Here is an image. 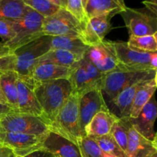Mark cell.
I'll use <instances>...</instances> for the list:
<instances>
[{
    "label": "cell",
    "mask_w": 157,
    "mask_h": 157,
    "mask_svg": "<svg viewBox=\"0 0 157 157\" xmlns=\"http://www.w3.org/2000/svg\"><path fill=\"white\" fill-rule=\"evenodd\" d=\"M52 37L43 35L0 58V73L13 71L33 88L32 72L38 58L50 50Z\"/></svg>",
    "instance_id": "1"
},
{
    "label": "cell",
    "mask_w": 157,
    "mask_h": 157,
    "mask_svg": "<svg viewBox=\"0 0 157 157\" xmlns=\"http://www.w3.org/2000/svg\"><path fill=\"white\" fill-rule=\"evenodd\" d=\"M33 91L42 110V120L49 126L72 94V87L67 79L51 80L35 82Z\"/></svg>",
    "instance_id": "2"
},
{
    "label": "cell",
    "mask_w": 157,
    "mask_h": 157,
    "mask_svg": "<svg viewBox=\"0 0 157 157\" xmlns=\"http://www.w3.org/2000/svg\"><path fill=\"white\" fill-rule=\"evenodd\" d=\"M80 96L71 94L55 117L53 122L48 126L50 131L64 136L77 145L81 137L79 117Z\"/></svg>",
    "instance_id": "3"
},
{
    "label": "cell",
    "mask_w": 157,
    "mask_h": 157,
    "mask_svg": "<svg viewBox=\"0 0 157 157\" xmlns=\"http://www.w3.org/2000/svg\"><path fill=\"white\" fill-rule=\"evenodd\" d=\"M157 70H123L116 68L104 75L102 83L103 95L112 103L116 97L132 84L156 78Z\"/></svg>",
    "instance_id": "4"
},
{
    "label": "cell",
    "mask_w": 157,
    "mask_h": 157,
    "mask_svg": "<svg viewBox=\"0 0 157 157\" xmlns=\"http://www.w3.org/2000/svg\"><path fill=\"white\" fill-rule=\"evenodd\" d=\"M44 17L28 7L27 11L21 18L13 20L15 36L4 44L11 52L43 36L42 29Z\"/></svg>",
    "instance_id": "5"
},
{
    "label": "cell",
    "mask_w": 157,
    "mask_h": 157,
    "mask_svg": "<svg viewBox=\"0 0 157 157\" xmlns=\"http://www.w3.org/2000/svg\"><path fill=\"white\" fill-rule=\"evenodd\" d=\"M68 81L72 87V94L81 96L93 90H101L104 75L91 63L81 58L70 67Z\"/></svg>",
    "instance_id": "6"
},
{
    "label": "cell",
    "mask_w": 157,
    "mask_h": 157,
    "mask_svg": "<svg viewBox=\"0 0 157 157\" xmlns=\"http://www.w3.org/2000/svg\"><path fill=\"white\" fill-rule=\"evenodd\" d=\"M84 30V26L65 8H61L52 15L44 18L41 29L43 35L78 37L81 39Z\"/></svg>",
    "instance_id": "7"
},
{
    "label": "cell",
    "mask_w": 157,
    "mask_h": 157,
    "mask_svg": "<svg viewBox=\"0 0 157 157\" xmlns=\"http://www.w3.org/2000/svg\"><path fill=\"white\" fill-rule=\"evenodd\" d=\"M118 61L117 68L123 70H157V53L135 51L124 41H113Z\"/></svg>",
    "instance_id": "8"
},
{
    "label": "cell",
    "mask_w": 157,
    "mask_h": 157,
    "mask_svg": "<svg viewBox=\"0 0 157 157\" xmlns=\"http://www.w3.org/2000/svg\"><path fill=\"white\" fill-rule=\"evenodd\" d=\"M0 127L6 131L38 136H44L49 131L48 126L41 118L18 112L1 117Z\"/></svg>",
    "instance_id": "9"
},
{
    "label": "cell",
    "mask_w": 157,
    "mask_h": 157,
    "mask_svg": "<svg viewBox=\"0 0 157 157\" xmlns=\"http://www.w3.org/2000/svg\"><path fill=\"white\" fill-rule=\"evenodd\" d=\"M130 36H144L157 34V15L147 9L126 7L120 13Z\"/></svg>",
    "instance_id": "10"
},
{
    "label": "cell",
    "mask_w": 157,
    "mask_h": 157,
    "mask_svg": "<svg viewBox=\"0 0 157 157\" xmlns=\"http://www.w3.org/2000/svg\"><path fill=\"white\" fill-rule=\"evenodd\" d=\"M46 135L38 136L9 132L2 130L0 127V143L2 146L12 150L15 156L21 157L41 148Z\"/></svg>",
    "instance_id": "11"
},
{
    "label": "cell",
    "mask_w": 157,
    "mask_h": 157,
    "mask_svg": "<svg viewBox=\"0 0 157 157\" xmlns=\"http://www.w3.org/2000/svg\"><path fill=\"white\" fill-rule=\"evenodd\" d=\"M84 58L104 75L114 71L118 65L113 41H110L104 40L96 45L90 46Z\"/></svg>",
    "instance_id": "12"
},
{
    "label": "cell",
    "mask_w": 157,
    "mask_h": 157,
    "mask_svg": "<svg viewBox=\"0 0 157 157\" xmlns=\"http://www.w3.org/2000/svg\"><path fill=\"white\" fill-rule=\"evenodd\" d=\"M109 110L101 90H93L80 96L79 117L81 136H86L85 128L100 111Z\"/></svg>",
    "instance_id": "13"
},
{
    "label": "cell",
    "mask_w": 157,
    "mask_h": 157,
    "mask_svg": "<svg viewBox=\"0 0 157 157\" xmlns=\"http://www.w3.org/2000/svg\"><path fill=\"white\" fill-rule=\"evenodd\" d=\"M157 116V104L153 95L151 99L143 107L136 118L130 119L132 127L142 136L150 140H156V134L154 124Z\"/></svg>",
    "instance_id": "14"
},
{
    "label": "cell",
    "mask_w": 157,
    "mask_h": 157,
    "mask_svg": "<svg viewBox=\"0 0 157 157\" xmlns=\"http://www.w3.org/2000/svg\"><path fill=\"white\" fill-rule=\"evenodd\" d=\"M110 15H101L88 19L83 34L82 41L87 46H94L104 40L106 35L112 29Z\"/></svg>",
    "instance_id": "15"
},
{
    "label": "cell",
    "mask_w": 157,
    "mask_h": 157,
    "mask_svg": "<svg viewBox=\"0 0 157 157\" xmlns=\"http://www.w3.org/2000/svg\"><path fill=\"white\" fill-rule=\"evenodd\" d=\"M41 148L58 157H81L78 145L50 130L44 139Z\"/></svg>",
    "instance_id": "16"
},
{
    "label": "cell",
    "mask_w": 157,
    "mask_h": 157,
    "mask_svg": "<svg viewBox=\"0 0 157 157\" xmlns=\"http://www.w3.org/2000/svg\"><path fill=\"white\" fill-rule=\"evenodd\" d=\"M157 153L156 140H150L138 133L133 127L129 130L127 157H151Z\"/></svg>",
    "instance_id": "17"
},
{
    "label": "cell",
    "mask_w": 157,
    "mask_h": 157,
    "mask_svg": "<svg viewBox=\"0 0 157 157\" xmlns=\"http://www.w3.org/2000/svg\"><path fill=\"white\" fill-rule=\"evenodd\" d=\"M18 113L33 115L42 119V110L33 88L19 78L18 80Z\"/></svg>",
    "instance_id": "18"
},
{
    "label": "cell",
    "mask_w": 157,
    "mask_h": 157,
    "mask_svg": "<svg viewBox=\"0 0 157 157\" xmlns=\"http://www.w3.org/2000/svg\"><path fill=\"white\" fill-rule=\"evenodd\" d=\"M118 119L110 110L98 112L86 127L85 135L89 137H97L108 134Z\"/></svg>",
    "instance_id": "19"
},
{
    "label": "cell",
    "mask_w": 157,
    "mask_h": 157,
    "mask_svg": "<svg viewBox=\"0 0 157 157\" xmlns=\"http://www.w3.org/2000/svg\"><path fill=\"white\" fill-rule=\"evenodd\" d=\"M126 7L124 0H87L85 12L88 19L101 15L113 17L121 13Z\"/></svg>",
    "instance_id": "20"
},
{
    "label": "cell",
    "mask_w": 157,
    "mask_h": 157,
    "mask_svg": "<svg viewBox=\"0 0 157 157\" xmlns=\"http://www.w3.org/2000/svg\"><path fill=\"white\" fill-rule=\"evenodd\" d=\"M70 67L53 64H41L37 65L32 72V79L35 82L58 79H68Z\"/></svg>",
    "instance_id": "21"
},
{
    "label": "cell",
    "mask_w": 157,
    "mask_h": 157,
    "mask_svg": "<svg viewBox=\"0 0 157 157\" xmlns=\"http://www.w3.org/2000/svg\"><path fill=\"white\" fill-rule=\"evenodd\" d=\"M144 82V81H142L129 86L123 90L113 100L111 104L116 110V113L114 114L118 118H130V110L135 94L140 86Z\"/></svg>",
    "instance_id": "22"
},
{
    "label": "cell",
    "mask_w": 157,
    "mask_h": 157,
    "mask_svg": "<svg viewBox=\"0 0 157 157\" xmlns=\"http://www.w3.org/2000/svg\"><path fill=\"white\" fill-rule=\"evenodd\" d=\"M18 80L15 72L0 73V86L7 104L14 112H18Z\"/></svg>",
    "instance_id": "23"
},
{
    "label": "cell",
    "mask_w": 157,
    "mask_h": 157,
    "mask_svg": "<svg viewBox=\"0 0 157 157\" xmlns=\"http://www.w3.org/2000/svg\"><path fill=\"white\" fill-rule=\"evenodd\" d=\"M156 87V78L144 81L140 86L136 94H135L133 104H132L130 113V119L136 118L139 115L143 107L148 103V101L154 95Z\"/></svg>",
    "instance_id": "24"
},
{
    "label": "cell",
    "mask_w": 157,
    "mask_h": 157,
    "mask_svg": "<svg viewBox=\"0 0 157 157\" xmlns=\"http://www.w3.org/2000/svg\"><path fill=\"white\" fill-rule=\"evenodd\" d=\"M89 46L78 37L55 36L51 39L50 49H61L70 52L83 58Z\"/></svg>",
    "instance_id": "25"
},
{
    "label": "cell",
    "mask_w": 157,
    "mask_h": 157,
    "mask_svg": "<svg viewBox=\"0 0 157 157\" xmlns=\"http://www.w3.org/2000/svg\"><path fill=\"white\" fill-rule=\"evenodd\" d=\"M81 59V58L79 56L67 51L61 49H50L48 52L38 58L36 66L41 64H53L71 67L75 62Z\"/></svg>",
    "instance_id": "26"
},
{
    "label": "cell",
    "mask_w": 157,
    "mask_h": 157,
    "mask_svg": "<svg viewBox=\"0 0 157 157\" xmlns=\"http://www.w3.org/2000/svg\"><path fill=\"white\" fill-rule=\"evenodd\" d=\"M27 9L22 0H0V19H18Z\"/></svg>",
    "instance_id": "27"
},
{
    "label": "cell",
    "mask_w": 157,
    "mask_h": 157,
    "mask_svg": "<svg viewBox=\"0 0 157 157\" xmlns=\"http://www.w3.org/2000/svg\"><path fill=\"white\" fill-rule=\"evenodd\" d=\"M131 127L130 118H119L112 127L110 134L126 153L128 144L129 130Z\"/></svg>",
    "instance_id": "28"
},
{
    "label": "cell",
    "mask_w": 157,
    "mask_h": 157,
    "mask_svg": "<svg viewBox=\"0 0 157 157\" xmlns=\"http://www.w3.org/2000/svg\"><path fill=\"white\" fill-rule=\"evenodd\" d=\"M127 44L129 48L137 52L156 53L157 52V34L144 36H130Z\"/></svg>",
    "instance_id": "29"
},
{
    "label": "cell",
    "mask_w": 157,
    "mask_h": 157,
    "mask_svg": "<svg viewBox=\"0 0 157 157\" xmlns=\"http://www.w3.org/2000/svg\"><path fill=\"white\" fill-rule=\"evenodd\" d=\"M90 138L96 142L103 153H108L117 157H127L126 153L118 146V144L110 133L104 136Z\"/></svg>",
    "instance_id": "30"
},
{
    "label": "cell",
    "mask_w": 157,
    "mask_h": 157,
    "mask_svg": "<svg viewBox=\"0 0 157 157\" xmlns=\"http://www.w3.org/2000/svg\"><path fill=\"white\" fill-rule=\"evenodd\" d=\"M22 2L26 6L33 9L44 18L51 16L61 9L48 0H22Z\"/></svg>",
    "instance_id": "31"
},
{
    "label": "cell",
    "mask_w": 157,
    "mask_h": 157,
    "mask_svg": "<svg viewBox=\"0 0 157 157\" xmlns=\"http://www.w3.org/2000/svg\"><path fill=\"white\" fill-rule=\"evenodd\" d=\"M77 145L81 157H103V152L94 140L89 136H81L78 139Z\"/></svg>",
    "instance_id": "32"
},
{
    "label": "cell",
    "mask_w": 157,
    "mask_h": 157,
    "mask_svg": "<svg viewBox=\"0 0 157 157\" xmlns=\"http://www.w3.org/2000/svg\"><path fill=\"white\" fill-rule=\"evenodd\" d=\"M87 0H67L65 9L72 14L81 25L85 27L88 18L85 12Z\"/></svg>",
    "instance_id": "33"
},
{
    "label": "cell",
    "mask_w": 157,
    "mask_h": 157,
    "mask_svg": "<svg viewBox=\"0 0 157 157\" xmlns=\"http://www.w3.org/2000/svg\"><path fill=\"white\" fill-rule=\"evenodd\" d=\"M15 36V31L13 27V20L2 18L0 19V37L2 42L10 41Z\"/></svg>",
    "instance_id": "34"
},
{
    "label": "cell",
    "mask_w": 157,
    "mask_h": 157,
    "mask_svg": "<svg viewBox=\"0 0 157 157\" xmlns=\"http://www.w3.org/2000/svg\"><path fill=\"white\" fill-rule=\"evenodd\" d=\"M23 157H57L55 154L51 153L48 150H46L44 149L40 148L38 150H35L29 154L25 155Z\"/></svg>",
    "instance_id": "35"
},
{
    "label": "cell",
    "mask_w": 157,
    "mask_h": 157,
    "mask_svg": "<svg viewBox=\"0 0 157 157\" xmlns=\"http://www.w3.org/2000/svg\"><path fill=\"white\" fill-rule=\"evenodd\" d=\"M145 9L157 15V0H146L143 2Z\"/></svg>",
    "instance_id": "36"
},
{
    "label": "cell",
    "mask_w": 157,
    "mask_h": 157,
    "mask_svg": "<svg viewBox=\"0 0 157 157\" xmlns=\"http://www.w3.org/2000/svg\"><path fill=\"white\" fill-rule=\"evenodd\" d=\"M16 156L15 153L12 152L8 147H4V146H0V157H15Z\"/></svg>",
    "instance_id": "37"
},
{
    "label": "cell",
    "mask_w": 157,
    "mask_h": 157,
    "mask_svg": "<svg viewBox=\"0 0 157 157\" xmlns=\"http://www.w3.org/2000/svg\"><path fill=\"white\" fill-rule=\"evenodd\" d=\"M11 112L14 111L8 104H3L0 103V117L4 116V115L11 113Z\"/></svg>",
    "instance_id": "38"
},
{
    "label": "cell",
    "mask_w": 157,
    "mask_h": 157,
    "mask_svg": "<svg viewBox=\"0 0 157 157\" xmlns=\"http://www.w3.org/2000/svg\"><path fill=\"white\" fill-rule=\"evenodd\" d=\"M11 52H12L10 51V49H9V48L6 47L4 44V43H0V58L2 56H5V55H9Z\"/></svg>",
    "instance_id": "39"
},
{
    "label": "cell",
    "mask_w": 157,
    "mask_h": 157,
    "mask_svg": "<svg viewBox=\"0 0 157 157\" xmlns=\"http://www.w3.org/2000/svg\"><path fill=\"white\" fill-rule=\"evenodd\" d=\"M48 1L61 8H65L67 4V0H48Z\"/></svg>",
    "instance_id": "40"
},
{
    "label": "cell",
    "mask_w": 157,
    "mask_h": 157,
    "mask_svg": "<svg viewBox=\"0 0 157 157\" xmlns=\"http://www.w3.org/2000/svg\"><path fill=\"white\" fill-rule=\"evenodd\" d=\"M0 103L3 104H7V101H6V98H5L4 95L2 94V91L1 86H0Z\"/></svg>",
    "instance_id": "41"
},
{
    "label": "cell",
    "mask_w": 157,
    "mask_h": 157,
    "mask_svg": "<svg viewBox=\"0 0 157 157\" xmlns=\"http://www.w3.org/2000/svg\"><path fill=\"white\" fill-rule=\"evenodd\" d=\"M103 157H117V156H113V155L108 154V153H103Z\"/></svg>",
    "instance_id": "42"
},
{
    "label": "cell",
    "mask_w": 157,
    "mask_h": 157,
    "mask_svg": "<svg viewBox=\"0 0 157 157\" xmlns=\"http://www.w3.org/2000/svg\"><path fill=\"white\" fill-rule=\"evenodd\" d=\"M151 157H157V153H154V154L153 155V156H152Z\"/></svg>",
    "instance_id": "43"
},
{
    "label": "cell",
    "mask_w": 157,
    "mask_h": 157,
    "mask_svg": "<svg viewBox=\"0 0 157 157\" xmlns=\"http://www.w3.org/2000/svg\"><path fill=\"white\" fill-rule=\"evenodd\" d=\"M15 157H21V156H16Z\"/></svg>",
    "instance_id": "44"
},
{
    "label": "cell",
    "mask_w": 157,
    "mask_h": 157,
    "mask_svg": "<svg viewBox=\"0 0 157 157\" xmlns=\"http://www.w3.org/2000/svg\"><path fill=\"white\" fill-rule=\"evenodd\" d=\"M0 118H1V117H0ZM0 146H2V144H1V143H0Z\"/></svg>",
    "instance_id": "45"
},
{
    "label": "cell",
    "mask_w": 157,
    "mask_h": 157,
    "mask_svg": "<svg viewBox=\"0 0 157 157\" xmlns=\"http://www.w3.org/2000/svg\"><path fill=\"white\" fill-rule=\"evenodd\" d=\"M57 157H58V156H57Z\"/></svg>",
    "instance_id": "46"
}]
</instances>
